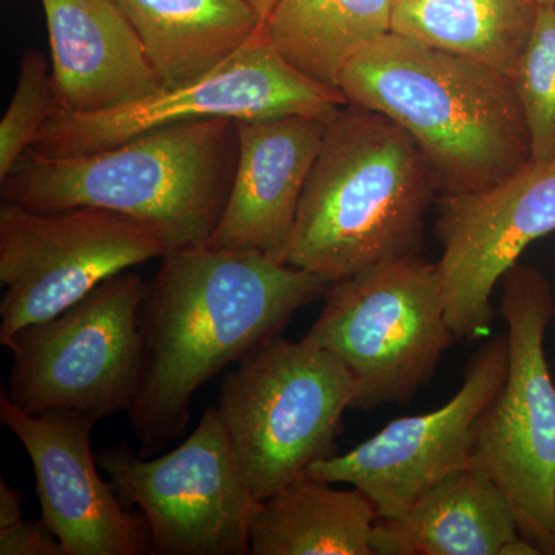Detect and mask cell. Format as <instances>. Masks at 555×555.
<instances>
[{
  "label": "cell",
  "mask_w": 555,
  "mask_h": 555,
  "mask_svg": "<svg viewBox=\"0 0 555 555\" xmlns=\"http://www.w3.org/2000/svg\"><path fill=\"white\" fill-rule=\"evenodd\" d=\"M328 286L262 251H167L142 308L141 383L127 411L142 454L181 436L199 387L275 338Z\"/></svg>",
  "instance_id": "6da1fadb"
},
{
  "label": "cell",
  "mask_w": 555,
  "mask_h": 555,
  "mask_svg": "<svg viewBox=\"0 0 555 555\" xmlns=\"http://www.w3.org/2000/svg\"><path fill=\"white\" fill-rule=\"evenodd\" d=\"M338 89L406 131L441 196L492 188L532 159L513 80L483 62L390 31L347 65Z\"/></svg>",
  "instance_id": "7a4b0ae2"
},
{
  "label": "cell",
  "mask_w": 555,
  "mask_h": 555,
  "mask_svg": "<svg viewBox=\"0 0 555 555\" xmlns=\"http://www.w3.org/2000/svg\"><path fill=\"white\" fill-rule=\"evenodd\" d=\"M238 159V120L150 130L86 155L27 150L2 182V201L38 211L96 207L147 225L167 251L208 246Z\"/></svg>",
  "instance_id": "3957f363"
},
{
  "label": "cell",
  "mask_w": 555,
  "mask_h": 555,
  "mask_svg": "<svg viewBox=\"0 0 555 555\" xmlns=\"http://www.w3.org/2000/svg\"><path fill=\"white\" fill-rule=\"evenodd\" d=\"M436 192L406 131L347 104L327 122L280 259L332 284L416 255Z\"/></svg>",
  "instance_id": "277c9868"
},
{
  "label": "cell",
  "mask_w": 555,
  "mask_h": 555,
  "mask_svg": "<svg viewBox=\"0 0 555 555\" xmlns=\"http://www.w3.org/2000/svg\"><path fill=\"white\" fill-rule=\"evenodd\" d=\"M353 400L345 364L309 339L276 335L241 361L222 383L218 411L255 499H268L331 455Z\"/></svg>",
  "instance_id": "5b68a950"
},
{
  "label": "cell",
  "mask_w": 555,
  "mask_h": 555,
  "mask_svg": "<svg viewBox=\"0 0 555 555\" xmlns=\"http://www.w3.org/2000/svg\"><path fill=\"white\" fill-rule=\"evenodd\" d=\"M502 287L509 364L478 418L473 462L505 494L521 535L555 555V385L545 356L554 295L539 270L520 262Z\"/></svg>",
  "instance_id": "8992f818"
},
{
  "label": "cell",
  "mask_w": 555,
  "mask_h": 555,
  "mask_svg": "<svg viewBox=\"0 0 555 555\" xmlns=\"http://www.w3.org/2000/svg\"><path fill=\"white\" fill-rule=\"evenodd\" d=\"M305 338L345 364L353 408L406 403L455 338L437 264L411 255L335 281Z\"/></svg>",
  "instance_id": "52a82bcc"
},
{
  "label": "cell",
  "mask_w": 555,
  "mask_h": 555,
  "mask_svg": "<svg viewBox=\"0 0 555 555\" xmlns=\"http://www.w3.org/2000/svg\"><path fill=\"white\" fill-rule=\"evenodd\" d=\"M147 291V281L126 270L21 331L7 346L10 400L30 414L68 412L96 422L129 411L141 383Z\"/></svg>",
  "instance_id": "ba28073f"
},
{
  "label": "cell",
  "mask_w": 555,
  "mask_h": 555,
  "mask_svg": "<svg viewBox=\"0 0 555 555\" xmlns=\"http://www.w3.org/2000/svg\"><path fill=\"white\" fill-rule=\"evenodd\" d=\"M347 105L343 91L298 72L269 42L264 25L214 69L124 107L75 113L54 107L33 141L49 156L86 155L150 130L195 120H255L302 115L331 120Z\"/></svg>",
  "instance_id": "9c48e42d"
},
{
  "label": "cell",
  "mask_w": 555,
  "mask_h": 555,
  "mask_svg": "<svg viewBox=\"0 0 555 555\" xmlns=\"http://www.w3.org/2000/svg\"><path fill=\"white\" fill-rule=\"evenodd\" d=\"M166 254L147 225L116 211H38L2 201L0 345L60 315L108 278Z\"/></svg>",
  "instance_id": "30bf717a"
},
{
  "label": "cell",
  "mask_w": 555,
  "mask_h": 555,
  "mask_svg": "<svg viewBox=\"0 0 555 555\" xmlns=\"http://www.w3.org/2000/svg\"><path fill=\"white\" fill-rule=\"evenodd\" d=\"M98 465L120 502L142 511L158 555H247L259 500L248 488L218 408L169 454L102 449Z\"/></svg>",
  "instance_id": "8fae6325"
},
{
  "label": "cell",
  "mask_w": 555,
  "mask_h": 555,
  "mask_svg": "<svg viewBox=\"0 0 555 555\" xmlns=\"http://www.w3.org/2000/svg\"><path fill=\"white\" fill-rule=\"evenodd\" d=\"M507 364V335L488 339L447 404L393 420L352 451L312 463L306 477L360 489L378 518L403 516L429 489L473 462L478 418L502 389Z\"/></svg>",
  "instance_id": "7c38bea8"
},
{
  "label": "cell",
  "mask_w": 555,
  "mask_h": 555,
  "mask_svg": "<svg viewBox=\"0 0 555 555\" xmlns=\"http://www.w3.org/2000/svg\"><path fill=\"white\" fill-rule=\"evenodd\" d=\"M437 262L455 338L488 337L492 294L534 241L555 233V158L529 160L492 188L440 198Z\"/></svg>",
  "instance_id": "4fadbf2b"
},
{
  "label": "cell",
  "mask_w": 555,
  "mask_h": 555,
  "mask_svg": "<svg viewBox=\"0 0 555 555\" xmlns=\"http://www.w3.org/2000/svg\"><path fill=\"white\" fill-rule=\"evenodd\" d=\"M0 420L30 456L42 521L67 555H142L152 537L129 513L91 451L96 420L68 412L30 414L0 392Z\"/></svg>",
  "instance_id": "5bb4252c"
},
{
  "label": "cell",
  "mask_w": 555,
  "mask_h": 555,
  "mask_svg": "<svg viewBox=\"0 0 555 555\" xmlns=\"http://www.w3.org/2000/svg\"><path fill=\"white\" fill-rule=\"evenodd\" d=\"M327 122L302 115L238 120L232 188L208 246L257 250L280 259Z\"/></svg>",
  "instance_id": "9a60e30c"
},
{
  "label": "cell",
  "mask_w": 555,
  "mask_h": 555,
  "mask_svg": "<svg viewBox=\"0 0 555 555\" xmlns=\"http://www.w3.org/2000/svg\"><path fill=\"white\" fill-rule=\"evenodd\" d=\"M54 107L107 112L164 89L137 31L113 0H40Z\"/></svg>",
  "instance_id": "2e32d148"
},
{
  "label": "cell",
  "mask_w": 555,
  "mask_h": 555,
  "mask_svg": "<svg viewBox=\"0 0 555 555\" xmlns=\"http://www.w3.org/2000/svg\"><path fill=\"white\" fill-rule=\"evenodd\" d=\"M375 555H540L513 507L476 463L426 492L403 516L378 518Z\"/></svg>",
  "instance_id": "e0dca14e"
},
{
  "label": "cell",
  "mask_w": 555,
  "mask_h": 555,
  "mask_svg": "<svg viewBox=\"0 0 555 555\" xmlns=\"http://www.w3.org/2000/svg\"><path fill=\"white\" fill-rule=\"evenodd\" d=\"M164 89L206 75L262 28L246 0H113Z\"/></svg>",
  "instance_id": "ac0fdd59"
},
{
  "label": "cell",
  "mask_w": 555,
  "mask_h": 555,
  "mask_svg": "<svg viewBox=\"0 0 555 555\" xmlns=\"http://www.w3.org/2000/svg\"><path fill=\"white\" fill-rule=\"evenodd\" d=\"M378 514L360 489L302 477L259 500L250 525L254 555H375Z\"/></svg>",
  "instance_id": "d6986e66"
},
{
  "label": "cell",
  "mask_w": 555,
  "mask_h": 555,
  "mask_svg": "<svg viewBox=\"0 0 555 555\" xmlns=\"http://www.w3.org/2000/svg\"><path fill=\"white\" fill-rule=\"evenodd\" d=\"M393 7L396 0H278L264 33L292 67L338 89L347 65L392 31Z\"/></svg>",
  "instance_id": "ffe728a7"
},
{
  "label": "cell",
  "mask_w": 555,
  "mask_h": 555,
  "mask_svg": "<svg viewBox=\"0 0 555 555\" xmlns=\"http://www.w3.org/2000/svg\"><path fill=\"white\" fill-rule=\"evenodd\" d=\"M539 7L535 0H396L392 31L511 76Z\"/></svg>",
  "instance_id": "44dd1931"
},
{
  "label": "cell",
  "mask_w": 555,
  "mask_h": 555,
  "mask_svg": "<svg viewBox=\"0 0 555 555\" xmlns=\"http://www.w3.org/2000/svg\"><path fill=\"white\" fill-rule=\"evenodd\" d=\"M532 159L555 158V7L540 5L528 46L511 73Z\"/></svg>",
  "instance_id": "7402d4cb"
},
{
  "label": "cell",
  "mask_w": 555,
  "mask_h": 555,
  "mask_svg": "<svg viewBox=\"0 0 555 555\" xmlns=\"http://www.w3.org/2000/svg\"><path fill=\"white\" fill-rule=\"evenodd\" d=\"M56 105L51 67L39 50L22 56L16 90L0 122V181L31 147Z\"/></svg>",
  "instance_id": "603a6c76"
},
{
  "label": "cell",
  "mask_w": 555,
  "mask_h": 555,
  "mask_svg": "<svg viewBox=\"0 0 555 555\" xmlns=\"http://www.w3.org/2000/svg\"><path fill=\"white\" fill-rule=\"evenodd\" d=\"M0 555H67V551L42 520H20L0 528Z\"/></svg>",
  "instance_id": "cb8c5ba5"
},
{
  "label": "cell",
  "mask_w": 555,
  "mask_h": 555,
  "mask_svg": "<svg viewBox=\"0 0 555 555\" xmlns=\"http://www.w3.org/2000/svg\"><path fill=\"white\" fill-rule=\"evenodd\" d=\"M22 494L0 478V528H7L22 520Z\"/></svg>",
  "instance_id": "d4e9b609"
},
{
  "label": "cell",
  "mask_w": 555,
  "mask_h": 555,
  "mask_svg": "<svg viewBox=\"0 0 555 555\" xmlns=\"http://www.w3.org/2000/svg\"><path fill=\"white\" fill-rule=\"evenodd\" d=\"M246 2L251 7V10L258 14L262 24H266V21L269 20L273 9H275L278 0H246Z\"/></svg>",
  "instance_id": "484cf974"
},
{
  "label": "cell",
  "mask_w": 555,
  "mask_h": 555,
  "mask_svg": "<svg viewBox=\"0 0 555 555\" xmlns=\"http://www.w3.org/2000/svg\"><path fill=\"white\" fill-rule=\"evenodd\" d=\"M539 5H553L555 7V0H535Z\"/></svg>",
  "instance_id": "4316f807"
}]
</instances>
